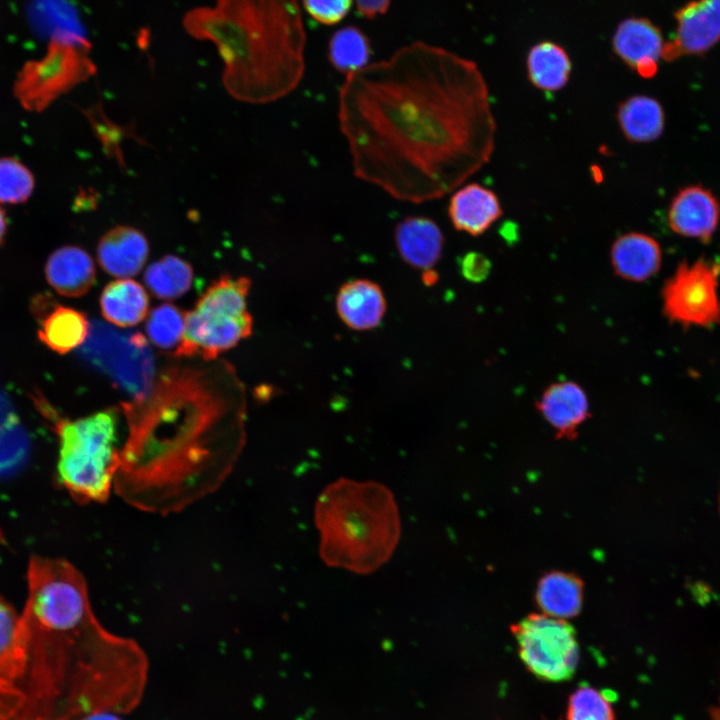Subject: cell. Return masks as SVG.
<instances>
[{
	"label": "cell",
	"mask_w": 720,
	"mask_h": 720,
	"mask_svg": "<svg viewBox=\"0 0 720 720\" xmlns=\"http://www.w3.org/2000/svg\"><path fill=\"white\" fill-rule=\"evenodd\" d=\"M337 111L354 176L403 202L444 197L494 150L496 123L477 65L423 41L345 75Z\"/></svg>",
	"instance_id": "6da1fadb"
},
{
	"label": "cell",
	"mask_w": 720,
	"mask_h": 720,
	"mask_svg": "<svg viewBox=\"0 0 720 720\" xmlns=\"http://www.w3.org/2000/svg\"><path fill=\"white\" fill-rule=\"evenodd\" d=\"M27 580L21 616L40 699L78 700L102 680H122L144 660L135 641L100 623L86 580L69 561L33 556Z\"/></svg>",
	"instance_id": "7a4b0ae2"
},
{
	"label": "cell",
	"mask_w": 720,
	"mask_h": 720,
	"mask_svg": "<svg viewBox=\"0 0 720 720\" xmlns=\"http://www.w3.org/2000/svg\"><path fill=\"white\" fill-rule=\"evenodd\" d=\"M188 34L212 42L229 95L267 104L292 93L305 72L306 32L298 0H216L183 18Z\"/></svg>",
	"instance_id": "3957f363"
},
{
	"label": "cell",
	"mask_w": 720,
	"mask_h": 720,
	"mask_svg": "<svg viewBox=\"0 0 720 720\" xmlns=\"http://www.w3.org/2000/svg\"><path fill=\"white\" fill-rule=\"evenodd\" d=\"M319 554L330 567L369 574L393 555L401 520L392 491L376 481L340 478L318 496Z\"/></svg>",
	"instance_id": "277c9868"
},
{
	"label": "cell",
	"mask_w": 720,
	"mask_h": 720,
	"mask_svg": "<svg viewBox=\"0 0 720 720\" xmlns=\"http://www.w3.org/2000/svg\"><path fill=\"white\" fill-rule=\"evenodd\" d=\"M59 437L58 478L79 503H105L120 466L117 419L111 410L74 421L55 418Z\"/></svg>",
	"instance_id": "5b68a950"
},
{
	"label": "cell",
	"mask_w": 720,
	"mask_h": 720,
	"mask_svg": "<svg viewBox=\"0 0 720 720\" xmlns=\"http://www.w3.org/2000/svg\"><path fill=\"white\" fill-rule=\"evenodd\" d=\"M251 281L247 277L223 275L185 312V329L177 356L216 358L236 346L252 332L247 309Z\"/></svg>",
	"instance_id": "8992f818"
},
{
	"label": "cell",
	"mask_w": 720,
	"mask_h": 720,
	"mask_svg": "<svg viewBox=\"0 0 720 720\" xmlns=\"http://www.w3.org/2000/svg\"><path fill=\"white\" fill-rule=\"evenodd\" d=\"M519 657L540 680H570L579 662L576 631L565 619L531 614L512 626Z\"/></svg>",
	"instance_id": "52a82bcc"
},
{
	"label": "cell",
	"mask_w": 720,
	"mask_h": 720,
	"mask_svg": "<svg viewBox=\"0 0 720 720\" xmlns=\"http://www.w3.org/2000/svg\"><path fill=\"white\" fill-rule=\"evenodd\" d=\"M719 275L720 264L709 260L681 263L663 287L665 315L683 326L719 323Z\"/></svg>",
	"instance_id": "ba28073f"
},
{
	"label": "cell",
	"mask_w": 720,
	"mask_h": 720,
	"mask_svg": "<svg viewBox=\"0 0 720 720\" xmlns=\"http://www.w3.org/2000/svg\"><path fill=\"white\" fill-rule=\"evenodd\" d=\"M89 47L57 37L49 55L25 70L16 88L24 107L41 110L53 99L95 74Z\"/></svg>",
	"instance_id": "9c48e42d"
},
{
	"label": "cell",
	"mask_w": 720,
	"mask_h": 720,
	"mask_svg": "<svg viewBox=\"0 0 720 720\" xmlns=\"http://www.w3.org/2000/svg\"><path fill=\"white\" fill-rule=\"evenodd\" d=\"M89 354L95 364L130 393L140 396L150 387L152 356L141 334L119 333L107 326H95Z\"/></svg>",
	"instance_id": "30bf717a"
},
{
	"label": "cell",
	"mask_w": 720,
	"mask_h": 720,
	"mask_svg": "<svg viewBox=\"0 0 720 720\" xmlns=\"http://www.w3.org/2000/svg\"><path fill=\"white\" fill-rule=\"evenodd\" d=\"M0 691L22 697L38 720H46L32 677L22 616L0 596Z\"/></svg>",
	"instance_id": "8fae6325"
},
{
	"label": "cell",
	"mask_w": 720,
	"mask_h": 720,
	"mask_svg": "<svg viewBox=\"0 0 720 720\" xmlns=\"http://www.w3.org/2000/svg\"><path fill=\"white\" fill-rule=\"evenodd\" d=\"M676 29L663 59L700 55L720 41V0H692L676 13Z\"/></svg>",
	"instance_id": "7c38bea8"
},
{
	"label": "cell",
	"mask_w": 720,
	"mask_h": 720,
	"mask_svg": "<svg viewBox=\"0 0 720 720\" xmlns=\"http://www.w3.org/2000/svg\"><path fill=\"white\" fill-rule=\"evenodd\" d=\"M612 44L616 55L627 66L641 77L651 78L663 58L666 41L650 20L631 17L618 25Z\"/></svg>",
	"instance_id": "4fadbf2b"
},
{
	"label": "cell",
	"mask_w": 720,
	"mask_h": 720,
	"mask_svg": "<svg viewBox=\"0 0 720 720\" xmlns=\"http://www.w3.org/2000/svg\"><path fill=\"white\" fill-rule=\"evenodd\" d=\"M32 307L39 323L37 336L52 351L65 354L86 340L89 322L81 311L42 295L34 298Z\"/></svg>",
	"instance_id": "5bb4252c"
},
{
	"label": "cell",
	"mask_w": 720,
	"mask_h": 720,
	"mask_svg": "<svg viewBox=\"0 0 720 720\" xmlns=\"http://www.w3.org/2000/svg\"><path fill=\"white\" fill-rule=\"evenodd\" d=\"M719 217L717 199L701 186H689L679 191L668 210V223L675 233L703 241L711 238Z\"/></svg>",
	"instance_id": "9a60e30c"
},
{
	"label": "cell",
	"mask_w": 720,
	"mask_h": 720,
	"mask_svg": "<svg viewBox=\"0 0 720 720\" xmlns=\"http://www.w3.org/2000/svg\"><path fill=\"white\" fill-rule=\"evenodd\" d=\"M149 255L146 236L137 228L117 225L108 230L97 244V260L111 276L129 278L138 274Z\"/></svg>",
	"instance_id": "2e32d148"
},
{
	"label": "cell",
	"mask_w": 720,
	"mask_h": 720,
	"mask_svg": "<svg viewBox=\"0 0 720 720\" xmlns=\"http://www.w3.org/2000/svg\"><path fill=\"white\" fill-rule=\"evenodd\" d=\"M394 241L402 260L423 272L439 262L445 238L437 223L425 216H408L394 228Z\"/></svg>",
	"instance_id": "e0dca14e"
},
{
	"label": "cell",
	"mask_w": 720,
	"mask_h": 720,
	"mask_svg": "<svg viewBox=\"0 0 720 720\" xmlns=\"http://www.w3.org/2000/svg\"><path fill=\"white\" fill-rule=\"evenodd\" d=\"M335 305L342 322L355 331L378 327L387 309L380 285L364 278L343 283L336 294Z\"/></svg>",
	"instance_id": "ac0fdd59"
},
{
	"label": "cell",
	"mask_w": 720,
	"mask_h": 720,
	"mask_svg": "<svg viewBox=\"0 0 720 720\" xmlns=\"http://www.w3.org/2000/svg\"><path fill=\"white\" fill-rule=\"evenodd\" d=\"M502 214L497 195L478 183L458 188L448 204V216L454 229L471 236L485 233Z\"/></svg>",
	"instance_id": "d6986e66"
},
{
	"label": "cell",
	"mask_w": 720,
	"mask_h": 720,
	"mask_svg": "<svg viewBox=\"0 0 720 720\" xmlns=\"http://www.w3.org/2000/svg\"><path fill=\"white\" fill-rule=\"evenodd\" d=\"M45 275L47 282L60 295L79 297L93 286L96 271L93 259L84 249L68 245L49 256Z\"/></svg>",
	"instance_id": "ffe728a7"
},
{
	"label": "cell",
	"mask_w": 720,
	"mask_h": 720,
	"mask_svg": "<svg viewBox=\"0 0 720 720\" xmlns=\"http://www.w3.org/2000/svg\"><path fill=\"white\" fill-rule=\"evenodd\" d=\"M610 256L615 273L636 282L647 280L657 273L662 261L658 242L639 232L619 236L611 246Z\"/></svg>",
	"instance_id": "44dd1931"
},
{
	"label": "cell",
	"mask_w": 720,
	"mask_h": 720,
	"mask_svg": "<svg viewBox=\"0 0 720 720\" xmlns=\"http://www.w3.org/2000/svg\"><path fill=\"white\" fill-rule=\"evenodd\" d=\"M148 306L145 289L129 278L110 282L100 297L102 315L119 327H131L140 323L147 315Z\"/></svg>",
	"instance_id": "7402d4cb"
},
{
	"label": "cell",
	"mask_w": 720,
	"mask_h": 720,
	"mask_svg": "<svg viewBox=\"0 0 720 720\" xmlns=\"http://www.w3.org/2000/svg\"><path fill=\"white\" fill-rule=\"evenodd\" d=\"M617 122L628 141L647 143L656 140L663 133L664 111L655 98L634 95L619 104Z\"/></svg>",
	"instance_id": "603a6c76"
},
{
	"label": "cell",
	"mask_w": 720,
	"mask_h": 720,
	"mask_svg": "<svg viewBox=\"0 0 720 720\" xmlns=\"http://www.w3.org/2000/svg\"><path fill=\"white\" fill-rule=\"evenodd\" d=\"M540 409L558 432L568 434L584 421L588 412V401L579 385L561 382L545 391Z\"/></svg>",
	"instance_id": "cb8c5ba5"
},
{
	"label": "cell",
	"mask_w": 720,
	"mask_h": 720,
	"mask_svg": "<svg viewBox=\"0 0 720 720\" xmlns=\"http://www.w3.org/2000/svg\"><path fill=\"white\" fill-rule=\"evenodd\" d=\"M526 66L532 85L546 92L564 88L572 69L566 50L552 41L535 44L528 52Z\"/></svg>",
	"instance_id": "d4e9b609"
},
{
	"label": "cell",
	"mask_w": 720,
	"mask_h": 720,
	"mask_svg": "<svg viewBox=\"0 0 720 720\" xmlns=\"http://www.w3.org/2000/svg\"><path fill=\"white\" fill-rule=\"evenodd\" d=\"M536 601L547 615L565 620L574 617L582 607V582L569 573L549 572L538 583Z\"/></svg>",
	"instance_id": "484cf974"
},
{
	"label": "cell",
	"mask_w": 720,
	"mask_h": 720,
	"mask_svg": "<svg viewBox=\"0 0 720 720\" xmlns=\"http://www.w3.org/2000/svg\"><path fill=\"white\" fill-rule=\"evenodd\" d=\"M144 281L155 297L173 300L181 297L191 288L193 269L182 258L165 255L146 269Z\"/></svg>",
	"instance_id": "4316f807"
},
{
	"label": "cell",
	"mask_w": 720,
	"mask_h": 720,
	"mask_svg": "<svg viewBox=\"0 0 720 720\" xmlns=\"http://www.w3.org/2000/svg\"><path fill=\"white\" fill-rule=\"evenodd\" d=\"M370 40L358 27L348 25L336 30L328 43V60L332 67L345 75L369 64Z\"/></svg>",
	"instance_id": "83f0119b"
},
{
	"label": "cell",
	"mask_w": 720,
	"mask_h": 720,
	"mask_svg": "<svg viewBox=\"0 0 720 720\" xmlns=\"http://www.w3.org/2000/svg\"><path fill=\"white\" fill-rule=\"evenodd\" d=\"M151 342L163 350L174 353L180 346L185 329V312L172 304H162L154 308L145 325Z\"/></svg>",
	"instance_id": "f1b7e54d"
},
{
	"label": "cell",
	"mask_w": 720,
	"mask_h": 720,
	"mask_svg": "<svg viewBox=\"0 0 720 720\" xmlns=\"http://www.w3.org/2000/svg\"><path fill=\"white\" fill-rule=\"evenodd\" d=\"M614 696L609 690L579 686L569 697L567 720H615Z\"/></svg>",
	"instance_id": "f546056e"
},
{
	"label": "cell",
	"mask_w": 720,
	"mask_h": 720,
	"mask_svg": "<svg viewBox=\"0 0 720 720\" xmlns=\"http://www.w3.org/2000/svg\"><path fill=\"white\" fill-rule=\"evenodd\" d=\"M34 177L19 160L0 158V203L18 204L32 194Z\"/></svg>",
	"instance_id": "4dcf8cb0"
},
{
	"label": "cell",
	"mask_w": 720,
	"mask_h": 720,
	"mask_svg": "<svg viewBox=\"0 0 720 720\" xmlns=\"http://www.w3.org/2000/svg\"><path fill=\"white\" fill-rule=\"evenodd\" d=\"M354 0H302L305 11L316 22L334 25L349 13Z\"/></svg>",
	"instance_id": "1f68e13d"
},
{
	"label": "cell",
	"mask_w": 720,
	"mask_h": 720,
	"mask_svg": "<svg viewBox=\"0 0 720 720\" xmlns=\"http://www.w3.org/2000/svg\"><path fill=\"white\" fill-rule=\"evenodd\" d=\"M459 267L466 280L481 282L487 278L491 270V262L484 254L470 251L461 257Z\"/></svg>",
	"instance_id": "d6a6232c"
},
{
	"label": "cell",
	"mask_w": 720,
	"mask_h": 720,
	"mask_svg": "<svg viewBox=\"0 0 720 720\" xmlns=\"http://www.w3.org/2000/svg\"><path fill=\"white\" fill-rule=\"evenodd\" d=\"M0 720H36V717L22 697L0 691Z\"/></svg>",
	"instance_id": "836d02e7"
},
{
	"label": "cell",
	"mask_w": 720,
	"mask_h": 720,
	"mask_svg": "<svg viewBox=\"0 0 720 720\" xmlns=\"http://www.w3.org/2000/svg\"><path fill=\"white\" fill-rule=\"evenodd\" d=\"M358 12L367 19H374L385 14L391 0H355Z\"/></svg>",
	"instance_id": "e575fe53"
},
{
	"label": "cell",
	"mask_w": 720,
	"mask_h": 720,
	"mask_svg": "<svg viewBox=\"0 0 720 720\" xmlns=\"http://www.w3.org/2000/svg\"><path fill=\"white\" fill-rule=\"evenodd\" d=\"M117 713L108 709H95L80 715L75 720H122Z\"/></svg>",
	"instance_id": "d590c367"
},
{
	"label": "cell",
	"mask_w": 720,
	"mask_h": 720,
	"mask_svg": "<svg viewBox=\"0 0 720 720\" xmlns=\"http://www.w3.org/2000/svg\"><path fill=\"white\" fill-rule=\"evenodd\" d=\"M7 230V218L4 210L0 207V244L4 239Z\"/></svg>",
	"instance_id": "8d00e7d4"
},
{
	"label": "cell",
	"mask_w": 720,
	"mask_h": 720,
	"mask_svg": "<svg viewBox=\"0 0 720 720\" xmlns=\"http://www.w3.org/2000/svg\"><path fill=\"white\" fill-rule=\"evenodd\" d=\"M709 718L710 720H720V705L710 708Z\"/></svg>",
	"instance_id": "74e56055"
},
{
	"label": "cell",
	"mask_w": 720,
	"mask_h": 720,
	"mask_svg": "<svg viewBox=\"0 0 720 720\" xmlns=\"http://www.w3.org/2000/svg\"><path fill=\"white\" fill-rule=\"evenodd\" d=\"M718 507H719V513H720V486H719V493H718Z\"/></svg>",
	"instance_id": "f35d334b"
}]
</instances>
